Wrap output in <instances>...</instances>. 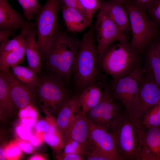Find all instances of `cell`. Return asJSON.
<instances>
[{"label":"cell","mask_w":160,"mask_h":160,"mask_svg":"<svg viewBox=\"0 0 160 160\" xmlns=\"http://www.w3.org/2000/svg\"><path fill=\"white\" fill-rule=\"evenodd\" d=\"M80 44V41L57 28L43 60L52 74L70 79Z\"/></svg>","instance_id":"obj_1"},{"label":"cell","mask_w":160,"mask_h":160,"mask_svg":"<svg viewBox=\"0 0 160 160\" xmlns=\"http://www.w3.org/2000/svg\"><path fill=\"white\" fill-rule=\"evenodd\" d=\"M96 41L95 26H92L80 41L74 64L72 78L77 92L97 84L99 69Z\"/></svg>","instance_id":"obj_2"},{"label":"cell","mask_w":160,"mask_h":160,"mask_svg":"<svg viewBox=\"0 0 160 160\" xmlns=\"http://www.w3.org/2000/svg\"><path fill=\"white\" fill-rule=\"evenodd\" d=\"M118 42L98 55L99 70L113 79L124 77L132 72L140 63L142 54L129 39Z\"/></svg>","instance_id":"obj_3"},{"label":"cell","mask_w":160,"mask_h":160,"mask_svg":"<svg viewBox=\"0 0 160 160\" xmlns=\"http://www.w3.org/2000/svg\"><path fill=\"white\" fill-rule=\"evenodd\" d=\"M128 14L132 38L130 42L142 53L147 47L157 37L158 25L149 19L144 10L128 1L124 5Z\"/></svg>","instance_id":"obj_4"},{"label":"cell","mask_w":160,"mask_h":160,"mask_svg":"<svg viewBox=\"0 0 160 160\" xmlns=\"http://www.w3.org/2000/svg\"><path fill=\"white\" fill-rule=\"evenodd\" d=\"M141 129L140 124L131 119L126 111L119 124L111 132L122 160H140Z\"/></svg>","instance_id":"obj_5"},{"label":"cell","mask_w":160,"mask_h":160,"mask_svg":"<svg viewBox=\"0 0 160 160\" xmlns=\"http://www.w3.org/2000/svg\"><path fill=\"white\" fill-rule=\"evenodd\" d=\"M61 79L52 74L40 79L35 89L40 105L48 115L57 114L63 105L72 95Z\"/></svg>","instance_id":"obj_6"},{"label":"cell","mask_w":160,"mask_h":160,"mask_svg":"<svg viewBox=\"0 0 160 160\" xmlns=\"http://www.w3.org/2000/svg\"><path fill=\"white\" fill-rule=\"evenodd\" d=\"M60 7L59 0H47L36 14V42L42 60H44L57 29V16Z\"/></svg>","instance_id":"obj_7"},{"label":"cell","mask_w":160,"mask_h":160,"mask_svg":"<svg viewBox=\"0 0 160 160\" xmlns=\"http://www.w3.org/2000/svg\"><path fill=\"white\" fill-rule=\"evenodd\" d=\"M140 63L131 73L124 77L113 79L108 84L110 94L115 100L120 101L126 111L132 120L137 122L132 113L134 99L144 74L143 69Z\"/></svg>","instance_id":"obj_8"},{"label":"cell","mask_w":160,"mask_h":160,"mask_svg":"<svg viewBox=\"0 0 160 160\" xmlns=\"http://www.w3.org/2000/svg\"><path fill=\"white\" fill-rule=\"evenodd\" d=\"M95 27L98 55L115 42L128 39L126 33L100 9L97 15Z\"/></svg>","instance_id":"obj_9"},{"label":"cell","mask_w":160,"mask_h":160,"mask_svg":"<svg viewBox=\"0 0 160 160\" xmlns=\"http://www.w3.org/2000/svg\"><path fill=\"white\" fill-rule=\"evenodd\" d=\"M160 101V88L144 73L132 106L135 119L140 123L146 113Z\"/></svg>","instance_id":"obj_10"},{"label":"cell","mask_w":160,"mask_h":160,"mask_svg":"<svg viewBox=\"0 0 160 160\" xmlns=\"http://www.w3.org/2000/svg\"><path fill=\"white\" fill-rule=\"evenodd\" d=\"M8 85L10 95L15 107L19 110L35 103L34 93L31 88L17 79L9 69H0Z\"/></svg>","instance_id":"obj_11"},{"label":"cell","mask_w":160,"mask_h":160,"mask_svg":"<svg viewBox=\"0 0 160 160\" xmlns=\"http://www.w3.org/2000/svg\"><path fill=\"white\" fill-rule=\"evenodd\" d=\"M89 121L90 128L89 139L111 160H122L118 152L113 134L102 127Z\"/></svg>","instance_id":"obj_12"},{"label":"cell","mask_w":160,"mask_h":160,"mask_svg":"<svg viewBox=\"0 0 160 160\" xmlns=\"http://www.w3.org/2000/svg\"><path fill=\"white\" fill-rule=\"evenodd\" d=\"M103 85L106 100L103 113L98 125L112 132L116 128L125 113H123L120 105L115 102L111 96L108 85L106 81L103 82Z\"/></svg>","instance_id":"obj_13"},{"label":"cell","mask_w":160,"mask_h":160,"mask_svg":"<svg viewBox=\"0 0 160 160\" xmlns=\"http://www.w3.org/2000/svg\"><path fill=\"white\" fill-rule=\"evenodd\" d=\"M141 127L140 160H160V127Z\"/></svg>","instance_id":"obj_14"},{"label":"cell","mask_w":160,"mask_h":160,"mask_svg":"<svg viewBox=\"0 0 160 160\" xmlns=\"http://www.w3.org/2000/svg\"><path fill=\"white\" fill-rule=\"evenodd\" d=\"M90 121L82 112L77 115L67 128L63 137V144L67 142L74 141L84 148L89 137Z\"/></svg>","instance_id":"obj_15"},{"label":"cell","mask_w":160,"mask_h":160,"mask_svg":"<svg viewBox=\"0 0 160 160\" xmlns=\"http://www.w3.org/2000/svg\"><path fill=\"white\" fill-rule=\"evenodd\" d=\"M79 93L72 95L61 107L57 114L56 121L58 129L63 137L73 119L82 112L79 99Z\"/></svg>","instance_id":"obj_16"},{"label":"cell","mask_w":160,"mask_h":160,"mask_svg":"<svg viewBox=\"0 0 160 160\" xmlns=\"http://www.w3.org/2000/svg\"><path fill=\"white\" fill-rule=\"evenodd\" d=\"M100 9L126 33L130 31L128 15L124 6L111 0H101Z\"/></svg>","instance_id":"obj_17"},{"label":"cell","mask_w":160,"mask_h":160,"mask_svg":"<svg viewBox=\"0 0 160 160\" xmlns=\"http://www.w3.org/2000/svg\"><path fill=\"white\" fill-rule=\"evenodd\" d=\"M28 23L11 7L7 0H0V29H22Z\"/></svg>","instance_id":"obj_18"},{"label":"cell","mask_w":160,"mask_h":160,"mask_svg":"<svg viewBox=\"0 0 160 160\" xmlns=\"http://www.w3.org/2000/svg\"><path fill=\"white\" fill-rule=\"evenodd\" d=\"M36 35L35 27L28 31L25 39V54L29 67L37 74L41 71V59L37 44Z\"/></svg>","instance_id":"obj_19"},{"label":"cell","mask_w":160,"mask_h":160,"mask_svg":"<svg viewBox=\"0 0 160 160\" xmlns=\"http://www.w3.org/2000/svg\"><path fill=\"white\" fill-rule=\"evenodd\" d=\"M60 9L67 31L81 32L91 25V22L79 10L62 6Z\"/></svg>","instance_id":"obj_20"},{"label":"cell","mask_w":160,"mask_h":160,"mask_svg":"<svg viewBox=\"0 0 160 160\" xmlns=\"http://www.w3.org/2000/svg\"><path fill=\"white\" fill-rule=\"evenodd\" d=\"M143 66L144 73L160 88V59L151 42L145 48Z\"/></svg>","instance_id":"obj_21"},{"label":"cell","mask_w":160,"mask_h":160,"mask_svg":"<svg viewBox=\"0 0 160 160\" xmlns=\"http://www.w3.org/2000/svg\"><path fill=\"white\" fill-rule=\"evenodd\" d=\"M78 93L82 112L85 114L100 102L103 95L100 88L97 84L88 86Z\"/></svg>","instance_id":"obj_22"},{"label":"cell","mask_w":160,"mask_h":160,"mask_svg":"<svg viewBox=\"0 0 160 160\" xmlns=\"http://www.w3.org/2000/svg\"><path fill=\"white\" fill-rule=\"evenodd\" d=\"M12 75L18 80L33 90L38 86L40 79L35 72L29 67L20 66H12Z\"/></svg>","instance_id":"obj_23"},{"label":"cell","mask_w":160,"mask_h":160,"mask_svg":"<svg viewBox=\"0 0 160 160\" xmlns=\"http://www.w3.org/2000/svg\"><path fill=\"white\" fill-rule=\"evenodd\" d=\"M35 26V22H28L25 27L21 29L18 35L12 39L8 38L1 42L0 56L15 50L24 44L28 31L30 29Z\"/></svg>","instance_id":"obj_24"},{"label":"cell","mask_w":160,"mask_h":160,"mask_svg":"<svg viewBox=\"0 0 160 160\" xmlns=\"http://www.w3.org/2000/svg\"><path fill=\"white\" fill-rule=\"evenodd\" d=\"M15 107L12 100L7 81L0 73V111L1 116H11Z\"/></svg>","instance_id":"obj_25"},{"label":"cell","mask_w":160,"mask_h":160,"mask_svg":"<svg viewBox=\"0 0 160 160\" xmlns=\"http://www.w3.org/2000/svg\"><path fill=\"white\" fill-rule=\"evenodd\" d=\"M25 43L17 49L0 56V69L9 68L19 65L25 55Z\"/></svg>","instance_id":"obj_26"},{"label":"cell","mask_w":160,"mask_h":160,"mask_svg":"<svg viewBox=\"0 0 160 160\" xmlns=\"http://www.w3.org/2000/svg\"><path fill=\"white\" fill-rule=\"evenodd\" d=\"M140 124V126L144 128L160 126V101L146 113Z\"/></svg>","instance_id":"obj_27"},{"label":"cell","mask_w":160,"mask_h":160,"mask_svg":"<svg viewBox=\"0 0 160 160\" xmlns=\"http://www.w3.org/2000/svg\"><path fill=\"white\" fill-rule=\"evenodd\" d=\"M83 156L85 160H111L89 139L84 146Z\"/></svg>","instance_id":"obj_28"},{"label":"cell","mask_w":160,"mask_h":160,"mask_svg":"<svg viewBox=\"0 0 160 160\" xmlns=\"http://www.w3.org/2000/svg\"><path fill=\"white\" fill-rule=\"evenodd\" d=\"M44 140L51 146L57 153L63 149V143L62 137L58 128L44 134Z\"/></svg>","instance_id":"obj_29"},{"label":"cell","mask_w":160,"mask_h":160,"mask_svg":"<svg viewBox=\"0 0 160 160\" xmlns=\"http://www.w3.org/2000/svg\"><path fill=\"white\" fill-rule=\"evenodd\" d=\"M22 7L26 18L30 20L41 7L38 0H17Z\"/></svg>","instance_id":"obj_30"},{"label":"cell","mask_w":160,"mask_h":160,"mask_svg":"<svg viewBox=\"0 0 160 160\" xmlns=\"http://www.w3.org/2000/svg\"><path fill=\"white\" fill-rule=\"evenodd\" d=\"M105 100L106 95L103 91V97L100 102L86 114L89 121L95 124L98 125L99 124L103 113Z\"/></svg>","instance_id":"obj_31"},{"label":"cell","mask_w":160,"mask_h":160,"mask_svg":"<svg viewBox=\"0 0 160 160\" xmlns=\"http://www.w3.org/2000/svg\"><path fill=\"white\" fill-rule=\"evenodd\" d=\"M57 128L56 119L49 115L44 119L38 121L35 125L36 132L43 134Z\"/></svg>","instance_id":"obj_32"},{"label":"cell","mask_w":160,"mask_h":160,"mask_svg":"<svg viewBox=\"0 0 160 160\" xmlns=\"http://www.w3.org/2000/svg\"><path fill=\"white\" fill-rule=\"evenodd\" d=\"M79 1L86 17L91 23L94 14L100 8L101 0H79Z\"/></svg>","instance_id":"obj_33"},{"label":"cell","mask_w":160,"mask_h":160,"mask_svg":"<svg viewBox=\"0 0 160 160\" xmlns=\"http://www.w3.org/2000/svg\"><path fill=\"white\" fill-rule=\"evenodd\" d=\"M147 11L151 20L160 26V0H153L145 11Z\"/></svg>","instance_id":"obj_34"},{"label":"cell","mask_w":160,"mask_h":160,"mask_svg":"<svg viewBox=\"0 0 160 160\" xmlns=\"http://www.w3.org/2000/svg\"><path fill=\"white\" fill-rule=\"evenodd\" d=\"M21 151L13 141H12L5 146V153L6 159H18L21 155Z\"/></svg>","instance_id":"obj_35"},{"label":"cell","mask_w":160,"mask_h":160,"mask_svg":"<svg viewBox=\"0 0 160 160\" xmlns=\"http://www.w3.org/2000/svg\"><path fill=\"white\" fill-rule=\"evenodd\" d=\"M63 148V152L65 153L83 155L84 148L80 144L74 141H69L64 144Z\"/></svg>","instance_id":"obj_36"},{"label":"cell","mask_w":160,"mask_h":160,"mask_svg":"<svg viewBox=\"0 0 160 160\" xmlns=\"http://www.w3.org/2000/svg\"><path fill=\"white\" fill-rule=\"evenodd\" d=\"M19 116L20 119L25 118L37 119L38 113L33 105H30L19 110Z\"/></svg>","instance_id":"obj_37"},{"label":"cell","mask_w":160,"mask_h":160,"mask_svg":"<svg viewBox=\"0 0 160 160\" xmlns=\"http://www.w3.org/2000/svg\"><path fill=\"white\" fill-rule=\"evenodd\" d=\"M13 141L21 151L26 153H32L34 150V146L27 140L18 138Z\"/></svg>","instance_id":"obj_38"},{"label":"cell","mask_w":160,"mask_h":160,"mask_svg":"<svg viewBox=\"0 0 160 160\" xmlns=\"http://www.w3.org/2000/svg\"><path fill=\"white\" fill-rule=\"evenodd\" d=\"M56 158L60 160H84L83 155L75 153L61 152L57 153Z\"/></svg>","instance_id":"obj_39"},{"label":"cell","mask_w":160,"mask_h":160,"mask_svg":"<svg viewBox=\"0 0 160 160\" xmlns=\"http://www.w3.org/2000/svg\"><path fill=\"white\" fill-rule=\"evenodd\" d=\"M15 132L20 138L27 141L29 140L32 135L30 128L22 124L16 127Z\"/></svg>","instance_id":"obj_40"},{"label":"cell","mask_w":160,"mask_h":160,"mask_svg":"<svg viewBox=\"0 0 160 160\" xmlns=\"http://www.w3.org/2000/svg\"><path fill=\"white\" fill-rule=\"evenodd\" d=\"M59 1L61 6L78 9L81 11L86 16L83 9L81 6L79 1L77 0H59Z\"/></svg>","instance_id":"obj_41"},{"label":"cell","mask_w":160,"mask_h":160,"mask_svg":"<svg viewBox=\"0 0 160 160\" xmlns=\"http://www.w3.org/2000/svg\"><path fill=\"white\" fill-rule=\"evenodd\" d=\"M43 135V134L36 132L35 134L32 135L28 141L34 147H38L44 141Z\"/></svg>","instance_id":"obj_42"},{"label":"cell","mask_w":160,"mask_h":160,"mask_svg":"<svg viewBox=\"0 0 160 160\" xmlns=\"http://www.w3.org/2000/svg\"><path fill=\"white\" fill-rule=\"evenodd\" d=\"M153 0H128L132 3L145 11Z\"/></svg>","instance_id":"obj_43"},{"label":"cell","mask_w":160,"mask_h":160,"mask_svg":"<svg viewBox=\"0 0 160 160\" xmlns=\"http://www.w3.org/2000/svg\"><path fill=\"white\" fill-rule=\"evenodd\" d=\"M14 30L9 29H0V41L1 42L7 39L10 36L13 35Z\"/></svg>","instance_id":"obj_44"},{"label":"cell","mask_w":160,"mask_h":160,"mask_svg":"<svg viewBox=\"0 0 160 160\" xmlns=\"http://www.w3.org/2000/svg\"><path fill=\"white\" fill-rule=\"evenodd\" d=\"M36 119L25 118L21 119V124L30 128L36 123Z\"/></svg>","instance_id":"obj_45"},{"label":"cell","mask_w":160,"mask_h":160,"mask_svg":"<svg viewBox=\"0 0 160 160\" xmlns=\"http://www.w3.org/2000/svg\"><path fill=\"white\" fill-rule=\"evenodd\" d=\"M155 50L160 59V39L152 41Z\"/></svg>","instance_id":"obj_46"},{"label":"cell","mask_w":160,"mask_h":160,"mask_svg":"<svg viewBox=\"0 0 160 160\" xmlns=\"http://www.w3.org/2000/svg\"><path fill=\"white\" fill-rule=\"evenodd\" d=\"M28 159L30 160H45L47 159L41 154H36L32 156Z\"/></svg>","instance_id":"obj_47"},{"label":"cell","mask_w":160,"mask_h":160,"mask_svg":"<svg viewBox=\"0 0 160 160\" xmlns=\"http://www.w3.org/2000/svg\"><path fill=\"white\" fill-rule=\"evenodd\" d=\"M6 145H3L0 147V160H7L5 153V147Z\"/></svg>","instance_id":"obj_48"},{"label":"cell","mask_w":160,"mask_h":160,"mask_svg":"<svg viewBox=\"0 0 160 160\" xmlns=\"http://www.w3.org/2000/svg\"><path fill=\"white\" fill-rule=\"evenodd\" d=\"M119 3L124 6L128 0H111Z\"/></svg>","instance_id":"obj_49"},{"label":"cell","mask_w":160,"mask_h":160,"mask_svg":"<svg viewBox=\"0 0 160 160\" xmlns=\"http://www.w3.org/2000/svg\"><path fill=\"white\" fill-rule=\"evenodd\" d=\"M77 0L78 1H79V0Z\"/></svg>","instance_id":"obj_50"},{"label":"cell","mask_w":160,"mask_h":160,"mask_svg":"<svg viewBox=\"0 0 160 160\" xmlns=\"http://www.w3.org/2000/svg\"><path fill=\"white\" fill-rule=\"evenodd\" d=\"M159 127H160V126Z\"/></svg>","instance_id":"obj_51"}]
</instances>
